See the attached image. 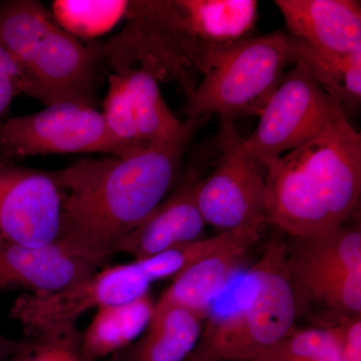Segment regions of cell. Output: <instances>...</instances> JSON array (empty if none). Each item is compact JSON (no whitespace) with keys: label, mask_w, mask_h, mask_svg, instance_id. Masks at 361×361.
<instances>
[{"label":"cell","mask_w":361,"mask_h":361,"mask_svg":"<svg viewBox=\"0 0 361 361\" xmlns=\"http://www.w3.org/2000/svg\"><path fill=\"white\" fill-rule=\"evenodd\" d=\"M196 129L134 155L80 159L52 172L63 195L56 242L102 267L116 244L146 220L174 186Z\"/></svg>","instance_id":"cell-1"},{"label":"cell","mask_w":361,"mask_h":361,"mask_svg":"<svg viewBox=\"0 0 361 361\" xmlns=\"http://www.w3.org/2000/svg\"><path fill=\"white\" fill-rule=\"evenodd\" d=\"M0 44L23 73L25 94L47 106H94V82L102 49L84 47L35 0L0 2Z\"/></svg>","instance_id":"cell-2"},{"label":"cell","mask_w":361,"mask_h":361,"mask_svg":"<svg viewBox=\"0 0 361 361\" xmlns=\"http://www.w3.org/2000/svg\"><path fill=\"white\" fill-rule=\"evenodd\" d=\"M275 230L249 273L245 300L209 325L189 355L194 360L254 361L295 326V301L285 263L286 234Z\"/></svg>","instance_id":"cell-3"},{"label":"cell","mask_w":361,"mask_h":361,"mask_svg":"<svg viewBox=\"0 0 361 361\" xmlns=\"http://www.w3.org/2000/svg\"><path fill=\"white\" fill-rule=\"evenodd\" d=\"M296 63L288 33L274 32L215 47L207 56L203 80L187 97L188 118L210 114L234 118L257 116Z\"/></svg>","instance_id":"cell-4"},{"label":"cell","mask_w":361,"mask_h":361,"mask_svg":"<svg viewBox=\"0 0 361 361\" xmlns=\"http://www.w3.org/2000/svg\"><path fill=\"white\" fill-rule=\"evenodd\" d=\"M140 151L116 137L103 114L87 104H54L39 113L0 123V166H13L27 157L49 154L128 157Z\"/></svg>","instance_id":"cell-5"},{"label":"cell","mask_w":361,"mask_h":361,"mask_svg":"<svg viewBox=\"0 0 361 361\" xmlns=\"http://www.w3.org/2000/svg\"><path fill=\"white\" fill-rule=\"evenodd\" d=\"M329 215L345 224L360 205L361 135L341 111L314 139L280 157Z\"/></svg>","instance_id":"cell-6"},{"label":"cell","mask_w":361,"mask_h":361,"mask_svg":"<svg viewBox=\"0 0 361 361\" xmlns=\"http://www.w3.org/2000/svg\"><path fill=\"white\" fill-rule=\"evenodd\" d=\"M342 110L298 61L287 70L259 115L244 146L259 164L269 165L320 134Z\"/></svg>","instance_id":"cell-7"},{"label":"cell","mask_w":361,"mask_h":361,"mask_svg":"<svg viewBox=\"0 0 361 361\" xmlns=\"http://www.w3.org/2000/svg\"><path fill=\"white\" fill-rule=\"evenodd\" d=\"M151 284L135 261L111 266L61 290L20 296L11 307V317L20 323L26 336L33 338L75 326L78 318L87 311L146 295Z\"/></svg>","instance_id":"cell-8"},{"label":"cell","mask_w":361,"mask_h":361,"mask_svg":"<svg viewBox=\"0 0 361 361\" xmlns=\"http://www.w3.org/2000/svg\"><path fill=\"white\" fill-rule=\"evenodd\" d=\"M217 165L196 186V202L206 225L219 233L264 216L266 184L258 161L247 151L232 118L221 116Z\"/></svg>","instance_id":"cell-9"},{"label":"cell","mask_w":361,"mask_h":361,"mask_svg":"<svg viewBox=\"0 0 361 361\" xmlns=\"http://www.w3.org/2000/svg\"><path fill=\"white\" fill-rule=\"evenodd\" d=\"M158 80L148 66H126L109 78L102 113L104 121L116 137L137 149L175 141L203 120L176 118L161 96Z\"/></svg>","instance_id":"cell-10"},{"label":"cell","mask_w":361,"mask_h":361,"mask_svg":"<svg viewBox=\"0 0 361 361\" xmlns=\"http://www.w3.org/2000/svg\"><path fill=\"white\" fill-rule=\"evenodd\" d=\"M61 204L52 172L0 166V242L28 247L54 243Z\"/></svg>","instance_id":"cell-11"},{"label":"cell","mask_w":361,"mask_h":361,"mask_svg":"<svg viewBox=\"0 0 361 361\" xmlns=\"http://www.w3.org/2000/svg\"><path fill=\"white\" fill-rule=\"evenodd\" d=\"M266 225L265 216H260L230 230L221 245L173 279L158 303L180 306L205 319L213 299L246 254L258 243Z\"/></svg>","instance_id":"cell-12"},{"label":"cell","mask_w":361,"mask_h":361,"mask_svg":"<svg viewBox=\"0 0 361 361\" xmlns=\"http://www.w3.org/2000/svg\"><path fill=\"white\" fill-rule=\"evenodd\" d=\"M288 35L324 54L361 49V2L356 0H275Z\"/></svg>","instance_id":"cell-13"},{"label":"cell","mask_w":361,"mask_h":361,"mask_svg":"<svg viewBox=\"0 0 361 361\" xmlns=\"http://www.w3.org/2000/svg\"><path fill=\"white\" fill-rule=\"evenodd\" d=\"M97 269L56 241L40 247L0 242V292L52 293L77 283Z\"/></svg>","instance_id":"cell-14"},{"label":"cell","mask_w":361,"mask_h":361,"mask_svg":"<svg viewBox=\"0 0 361 361\" xmlns=\"http://www.w3.org/2000/svg\"><path fill=\"white\" fill-rule=\"evenodd\" d=\"M198 180L196 173L188 175L174 193L116 244L114 254L142 260L204 238L207 225L196 202Z\"/></svg>","instance_id":"cell-15"},{"label":"cell","mask_w":361,"mask_h":361,"mask_svg":"<svg viewBox=\"0 0 361 361\" xmlns=\"http://www.w3.org/2000/svg\"><path fill=\"white\" fill-rule=\"evenodd\" d=\"M297 318L329 329L361 316V271H315L287 267Z\"/></svg>","instance_id":"cell-16"},{"label":"cell","mask_w":361,"mask_h":361,"mask_svg":"<svg viewBox=\"0 0 361 361\" xmlns=\"http://www.w3.org/2000/svg\"><path fill=\"white\" fill-rule=\"evenodd\" d=\"M203 320L180 306L157 303L144 334L111 361H184L200 341Z\"/></svg>","instance_id":"cell-17"},{"label":"cell","mask_w":361,"mask_h":361,"mask_svg":"<svg viewBox=\"0 0 361 361\" xmlns=\"http://www.w3.org/2000/svg\"><path fill=\"white\" fill-rule=\"evenodd\" d=\"M155 303L149 294L97 311L82 332L80 350L85 360H103L137 341L149 326Z\"/></svg>","instance_id":"cell-18"},{"label":"cell","mask_w":361,"mask_h":361,"mask_svg":"<svg viewBox=\"0 0 361 361\" xmlns=\"http://www.w3.org/2000/svg\"><path fill=\"white\" fill-rule=\"evenodd\" d=\"M285 263L299 269L361 271L360 221L310 236H288Z\"/></svg>","instance_id":"cell-19"},{"label":"cell","mask_w":361,"mask_h":361,"mask_svg":"<svg viewBox=\"0 0 361 361\" xmlns=\"http://www.w3.org/2000/svg\"><path fill=\"white\" fill-rule=\"evenodd\" d=\"M291 39L296 61H303L310 68L325 92L342 110H357L361 101V49L344 56L324 54L294 37Z\"/></svg>","instance_id":"cell-20"},{"label":"cell","mask_w":361,"mask_h":361,"mask_svg":"<svg viewBox=\"0 0 361 361\" xmlns=\"http://www.w3.org/2000/svg\"><path fill=\"white\" fill-rule=\"evenodd\" d=\"M130 1L58 0L52 4L54 20L73 37L92 39L111 30L126 16Z\"/></svg>","instance_id":"cell-21"},{"label":"cell","mask_w":361,"mask_h":361,"mask_svg":"<svg viewBox=\"0 0 361 361\" xmlns=\"http://www.w3.org/2000/svg\"><path fill=\"white\" fill-rule=\"evenodd\" d=\"M254 361H344L330 329L293 327Z\"/></svg>","instance_id":"cell-22"},{"label":"cell","mask_w":361,"mask_h":361,"mask_svg":"<svg viewBox=\"0 0 361 361\" xmlns=\"http://www.w3.org/2000/svg\"><path fill=\"white\" fill-rule=\"evenodd\" d=\"M228 233L229 231L218 233L210 238L197 240L169 249L152 257L134 261L151 282L173 280L207 253L221 245L227 238Z\"/></svg>","instance_id":"cell-23"},{"label":"cell","mask_w":361,"mask_h":361,"mask_svg":"<svg viewBox=\"0 0 361 361\" xmlns=\"http://www.w3.org/2000/svg\"><path fill=\"white\" fill-rule=\"evenodd\" d=\"M80 344L82 332L77 325L54 330L27 341L9 361H85Z\"/></svg>","instance_id":"cell-24"},{"label":"cell","mask_w":361,"mask_h":361,"mask_svg":"<svg viewBox=\"0 0 361 361\" xmlns=\"http://www.w3.org/2000/svg\"><path fill=\"white\" fill-rule=\"evenodd\" d=\"M25 94V80L18 63L0 44V123L6 120L14 97Z\"/></svg>","instance_id":"cell-25"},{"label":"cell","mask_w":361,"mask_h":361,"mask_svg":"<svg viewBox=\"0 0 361 361\" xmlns=\"http://www.w3.org/2000/svg\"><path fill=\"white\" fill-rule=\"evenodd\" d=\"M344 361H361V316L329 327Z\"/></svg>","instance_id":"cell-26"},{"label":"cell","mask_w":361,"mask_h":361,"mask_svg":"<svg viewBox=\"0 0 361 361\" xmlns=\"http://www.w3.org/2000/svg\"><path fill=\"white\" fill-rule=\"evenodd\" d=\"M27 341H13L0 334V361H9L25 348Z\"/></svg>","instance_id":"cell-27"},{"label":"cell","mask_w":361,"mask_h":361,"mask_svg":"<svg viewBox=\"0 0 361 361\" xmlns=\"http://www.w3.org/2000/svg\"><path fill=\"white\" fill-rule=\"evenodd\" d=\"M184 361H200V360H194V358H192L191 356L188 355V357Z\"/></svg>","instance_id":"cell-28"}]
</instances>
